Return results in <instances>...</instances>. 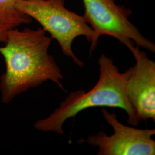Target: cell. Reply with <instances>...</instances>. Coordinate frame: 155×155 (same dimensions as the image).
<instances>
[{
    "label": "cell",
    "mask_w": 155,
    "mask_h": 155,
    "mask_svg": "<svg viewBox=\"0 0 155 155\" xmlns=\"http://www.w3.org/2000/svg\"><path fill=\"white\" fill-rule=\"evenodd\" d=\"M52 38L42 28L14 29L9 32L5 45L0 47L6 70L0 77L1 101L8 104L16 96L48 81L66 91L63 75L55 59L48 53Z\"/></svg>",
    "instance_id": "cell-1"
},
{
    "label": "cell",
    "mask_w": 155,
    "mask_h": 155,
    "mask_svg": "<svg viewBox=\"0 0 155 155\" xmlns=\"http://www.w3.org/2000/svg\"><path fill=\"white\" fill-rule=\"evenodd\" d=\"M98 63L100 77L94 87L87 92L79 90L70 93L49 116L35 123L36 129L43 132L63 134V127L68 119L76 116L82 111L95 107L121 109L127 114L128 124L139 125L140 121L126 91L130 68L125 72H120L113 59L104 54L100 56Z\"/></svg>",
    "instance_id": "cell-2"
},
{
    "label": "cell",
    "mask_w": 155,
    "mask_h": 155,
    "mask_svg": "<svg viewBox=\"0 0 155 155\" xmlns=\"http://www.w3.org/2000/svg\"><path fill=\"white\" fill-rule=\"evenodd\" d=\"M16 7L37 21L52 39H55L64 55L71 58L78 66H84L72 48L78 36H85L91 43L93 41L94 31L83 16L68 10L64 0H20Z\"/></svg>",
    "instance_id": "cell-3"
},
{
    "label": "cell",
    "mask_w": 155,
    "mask_h": 155,
    "mask_svg": "<svg viewBox=\"0 0 155 155\" xmlns=\"http://www.w3.org/2000/svg\"><path fill=\"white\" fill-rule=\"evenodd\" d=\"M84 7L83 15L93 29L94 39L91 43V54L102 35H109L117 39L127 48L132 47L133 42L151 52H155V45L146 38L138 28L129 20L132 12L130 9L117 5L116 0H82Z\"/></svg>",
    "instance_id": "cell-4"
},
{
    "label": "cell",
    "mask_w": 155,
    "mask_h": 155,
    "mask_svg": "<svg viewBox=\"0 0 155 155\" xmlns=\"http://www.w3.org/2000/svg\"><path fill=\"white\" fill-rule=\"evenodd\" d=\"M102 116L114 130L107 135L103 131L89 136L80 143H87L98 148V155H154L155 141L152 138L155 129H141L124 125L117 119L114 113L103 107Z\"/></svg>",
    "instance_id": "cell-5"
},
{
    "label": "cell",
    "mask_w": 155,
    "mask_h": 155,
    "mask_svg": "<svg viewBox=\"0 0 155 155\" xmlns=\"http://www.w3.org/2000/svg\"><path fill=\"white\" fill-rule=\"evenodd\" d=\"M129 50L136 64L130 67L126 83L127 98L139 121H155V62L146 53L133 45Z\"/></svg>",
    "instance_id": "cell-6"
},
{
    "label": "cell",
    "mask_w": 155,
    "mask_h": 155,
    "mask_svg": "<svg viewBox=\"0 0 155 155\" xmlns=\"http://www.w3.org/2000/svg\"><path fill=\"white\" fill-rule=\"evenodd\" d=\"M20 0H0V43H5L7 35L24 24H29L32 18L17 8Z\"/></svg>",
    "instance_id": "cell-7"
},
{
    "label": "cell",
    "mask_w": 155,
    "mask_h": 155,
    "mask_svg": "<svg viewBox=\"0 0 155 155\" xmlns=\"http://www.w3.org/2000/svg\"></svg>",
    "instance_id": "cell-8"
}]
</instances>
